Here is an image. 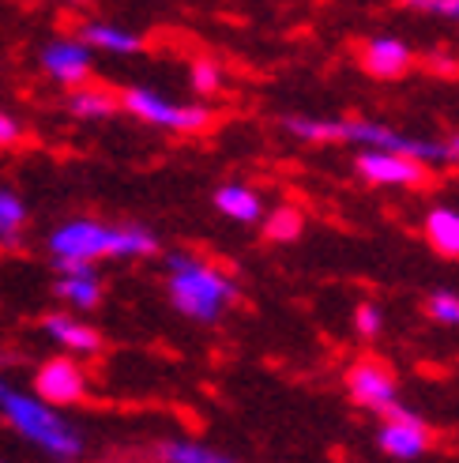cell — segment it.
<instances>
[{"instance_id":"obj_19","label":"cell","mask_w":459,"mask_h":463,"mask_svg":"<svg viewBox=\"0 0 459 463\" xmlns=\"http://www.w3.org/2000/svg\"><path fill=\"white\" fill-rule=\"evenodd\" d=\"M23 222H27V212L12 193H0V241H15Z\"/></svg>"},{"instance_id":"obj_25","label":"cell","mask_w":459,"mask_h":463,"mask_svg":"<svg viewBox=\"0 0 459 463\" xmlns=\"http://www.w3.org/2000/svg\"><path fill=\"white\" fill-rule=\"evenodd\" d=\"M445 151H448V162H459V136H452V140L445 144Z\"/></svg>"},{"instance_id":"obj_22","label":"cell","mask_w":459,"mask_h":463,"mask_svg":"<svg viewBox=\"0 0 459 463\" xmlns=\"http://www.w3.org/2000/svg\"><path fill=\"white\" fill-rule=\"evenodd\" d=\"M380 309L377 306H358V313H354V328H358V335L361 339H377L380 335Z\"/></svg>"},{"instance_id":"obj_14","label":"cell","mask_w":459,"mask_h":463,"mask_svg":"<svg viewBox=\"0 0 459 463\" xmlns=\"http://www.w3.org/2000/svg\"><path fill=\"white\" fill-rule=\"evenodd\" d=\"M80 34H83L87 45L106 50V53H140L144 50V38L140 34L121 31V27H109V23H87Z\"/></svg>"},{"instance_id":"obj_9","label":"cell","mask_w":459,"mask_h":463,"mask_svg":"<svg viewBox=\"0 0 459 463\" xmlns=\"http://www.w3.org/2000/svg\"><path fill=\"white\" fill-rule=\"evenodd\" d=\"M42 68L57 83L80 87L90 76V45L87 42H72V38H57V42H50L42 50Z\"/></svg>"},{"instance_id":"obj_1","label":"cell","mask_w":459,"mask_h":463,"mask_svg":"<svg viewBox=\"0 0 459 463\" xmlns=\"http://www.w3.org/2000/svg\"><path fill=\"white\" fill-rule=\"evenodd\" d=\"M166 268H170V298L177 313H185L200 324H215L230 302H238V283L219 268L189 257V252H173Z\"/></svg>"},{"instance_id":"obj_23","label":"cell","mask_w":459,"mask_h":463,"mask_svg":"<svg viewBox=\"0 0 459 463\" xmlns=\"http://www.w3.org/2000/svg\"><path fill=\"white\" fill-rule=\"evenodd\" d=\"M403 8H418V12H437L459 23V0H403Z\"/></svg>"},{"instance_id":"obj_5","label":"cell","mask_w":459,"mask_h":463,"mask_svg":"<svg viewBox=\"0 0 459 463\" xmlns=\"http://www.w3.org/2000/svg\"><path fill=\"white\" fill-rule=\"evenodd\" d=\"M384 426L377 433V445L384 456L392 459H418L429 449V430L418 414H410L407 407H399V400L392 407H384Z\"/></svg>"},{"instance_id":"obj_7","label":"cell","mask_w":459,"mask_h":463,"mask_svg":"<svg viewBox=\"0 0 459 463\" xmlns=\"http://www.w3.org/2000/svg\"><path fill=\"white\" fill-rule=\"evenodd\" d=\"M34 392H38L45 403L68 407V403H80V400H83L87 377H83V369H80L72 358H53V362H45V365L38 369Z\"/></svg>"},{"instance_id":"obj_10","label":"cell","mask_w":459,"mask_h":463,"mask_svg":"<svg viewBox=\"0 0 459 463\" xmlns=\"http://www.w3.org/2000/svg\"><path fill=\"white\" fill-rule=\"evenodd\" d=\"M361 64H365V72H373L380 80H396L410 68V50L399 38H373V42H365Z\"/></svg>"},{"instance_id":"obj_15","label":"cell","mask_w":459,"mask_h":463,"mask_svg":"<svg viewBox=\"0 0 459 463\" xmlns=\"http://www.w3.org/2000/svg\"><path fill=\"white\" fill-rule=\"evenodd\" d=\"M426 234L437 252L459 257V212H452V207H433L426 219Z\"/></svg>"},{"instance_id":"obj_12","label":"cell","mask_w":459,"mask_h":463,"mask_svg":"<svg viewBox=\"0 0 459 463\" xmlns=\"http://www.w3.org/2000/svg\"><path fill=\"white\" fill-rule=\"evenodd\" d=\"M215 207L226 219H234V222H257V219H264L260 196L252 189H245V184H222V189L215 193Z\"/></svg>"},{"instance_id":"obj_8","label":"cell","mask_w":459,"mask_h":463,"mask_svg":"<svg viewBox=\"0 0 459 463\" xmlns=\"http://www.w3.org/2000/svg\"><path fill=\"white\" fill-rule=\"evenodd\" d=\"M347 388H351V396L358 407H370V411H384V407H392L396 403V377L384 369V362H358L351 369V377H347Z\"/></svg>"},{"instance_id":"obj_17","label":"cell","mask_w":459,"mask_h":463,"mask_svg":"<svg viewBox=\"0 0 459 463\" xmlns=\"http://www.w3.org/2000/svg\"><path fill=\"white\" fill-rule=\"evenodd\" d=\"M302 226H305V219H302V212L297 207H275V212L264 219V234L271 238V241H297L302 238Z\"/></svg>"},{"instance_id":"obj_21","label":"cell","mask_w":459,"mask_h":463,"mask_svg":"<svg viewBox=\"0 0 459 463\" xmlns=\"http://www.w3.org/2000/svg\"><path fill=\"white\" fill-rule=\"evenodd\" d=\"M426 309H429L433 320H441V324H459V298L448 294V290H437V294H433Z\"/></svg>"},{"instance_id":"obj_4","label":"cell","mask_w":459,"mask_h":463,"mask_svg":"<svg viewBox=\"0 0 459 463\" xmlns=\"http://www.w3.org/2000/svg\"><path fill=\"white\" fill-rule=\"evenodd\" d=\"M121 106L128 113H136L140 121L158 125V128H170V132H200V128L211 125V109H203V106H177V102L163 99L158 90H147V87L125 90Z\"/></svg>"},{"instance_id":"obj_2","label":"cell","mask_w":459,"mask_h":463,"mask_svg":"<svg viewBox=\"0 0 459 463\" xmlns=\"http://www.w3.org/2000/svg\"><path fill=\"white\" fill-rule=\"evenodd\" d=\"M50 249H53V257L95 264L102 257H151L158 241L140 226H102L95 219H72L53 230Z\"/></svg>"},{"instance_id":"obj_11","label":"cell","mask_w":459,"mask_h":463,"mask_svg":"<svg viewBox=\"0 0 459 463\" xmlns=\"http://www.w3.org/2000/svg\"><path fill=\"white\" fill-rule=\"evenodd\" d=\"M45 335L57 339L61 346H68V351H76V354H95L102 346V335L95 328H87V324L64 317V313L45 317Z\"/></svg>"},{"instance_id":"obj_18","label":"cell","mask_w":459,"mask_h":463,"mask_svg":"<svg viewBox=\"0 0 459 463\" xmlns=\"http://www.w3.org/2000/svg\"><path fill=\"white\" fill-rule=\"evenodd\" d=\"M158 456H163L166 463H226L230 456L208 449V445H192V441H170L158 449Z\"/></svg>"},{"instance_id":"obj_16","label":"cell","mask_w":459,"mask_h":463,"mask_svg":"<svg viewBox=\"0 0 459 463\" xmlns=\"http://www.w3.org/2000/svg\"><path fill=\"white\" fill-rule=\"evenodd\" d=\"M68 109L76 113L83 121H98V118H109L113 109H117V99L109 95L102 87H80L72 99H68Z\"/></svg>"},{"instance_id":"obj_24","label":"cell","mask_w":459,"mask_h":463,"mask_svg":"<svg viewBox=\"0 0 459 463\" xmlns=\"http://www.w3.org/2000/svg\"><path fill=\"white\" fill-rule=\"evenodd\" d=\"M23 136V128H19V121L15 118H8L5 109H0V147H8V144H15Z\"/></svg>"},{"instance_id":"obj_20","label":"cell","mask_w":459,"mask_h":463,"mask_svg":"<svg viewBox=\"0 0 459 463\" xmlns=\"http://www.w3.org/2000/svg\"><path fill=\"white\" fill-rule=\"evenodd\" d=\"M222 87V68L215 61H196L192 64V90L196 95H219Z\"/></svg>"},{"instance_id":"obj_6","label":"cell","mask_w":459,"mask_h":463,"mask_svg":"<svg viewBox=\"0 0 459 463\" xmlns=\"http://www.w3.org/2000/svg\"><path fill=\"white\" fill-rule=\"evenodd\" d=\"M358 174L370 184H403V189H415V184L426 181V166L418 158H407L396 151H377V147H361Z\"/></svg>"},{"instance_id":"obj_3","label":"cell","mask_w":459,"mask_h":463,"mask_svg":"<svg viewBox=\"0 0 459 463\" xmlns=\"http://www.w3.org/2000/svg\"><path fill=\"white\" fill-rule=\"evenodd\" d=\"M0 411L19 437H27L31 445L50 452L53 459H76L83 452V437L76 433V426L64 422L53 403H45L42 396H27V392L0 384Z\"/></svg>"},{"instance_id":"obj_13","label":"cell","mask_w":459,"mask_h":463,"mask_svg":"<svg viewBox=\"0 0 459 463\" xmlns=\"http://www.w3.org/2000/svg\"><path fill=\"white\" fill-rule=\"evenodd\" d=\"M57 298H64L76 309H95L102 302V283L95 271H64L57 283Z\"/></svg>"}]
</instances>
